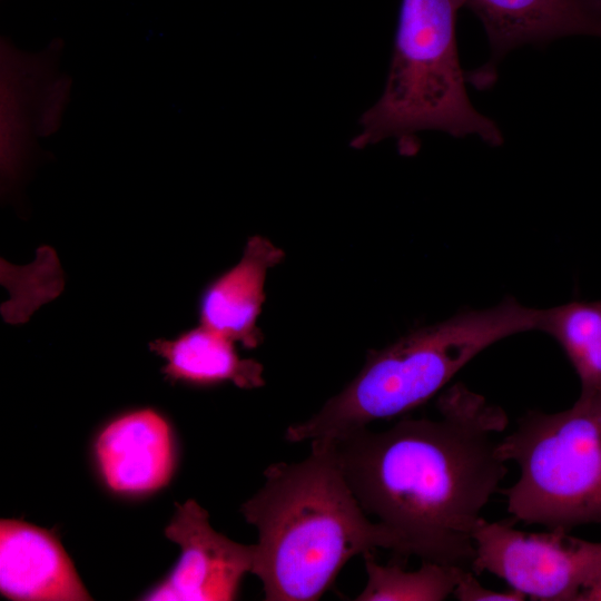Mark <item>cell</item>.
I'll list each match as a JSON object with an SVG mask.
<instances>
[{"instance_id":"15","label":"cell","mask_w":601,"mask_h":601,"mask_svg":"<svg viewBox=\"0 0 601 601\" xmlns=\"http://www.w3.org/2000/svg\"><path fill=\"white\" fill-rule=\"evenodd\" d=\"M460 601H523L526 598L513 590L494 591L481 584L471 569L462 568L453 594Z\"/></svg>"},{"instance_id":"5","label":"cell","mask_w":601,"mask_h":601,"mask_svg":"<svg viewBox=\"0 0 601 601\" xmlns=\"http://www.w3.org/2000/svg\"><path fill=\"white\" fill-rule=\"evenodd\" d=\"M499 453L520 469L504 491L512 520L548 530L601 525V387L558 413L530 411L500 439Z\"/></svg>"},{"instance_id":"13","label":"cell","mask_w":601,"mask_h":601,"mask_svg":"<svg viewBox=\"0 0 601 601\" xmlns=\"http://www.w3.org/2000/svg\"><path fill=\"white\" fill-rule=\"evenodd\" d=\"M538 329L562 347L580 380L581 392L601 387V300L542 309Z\"/></svg>"},{"instance_id":"10","label":"cell","mask_w":601,"mask_h":601,"mask_svg":"<svg viewBox=\"0 0 601 601\" xmlns=\"http://www.w3.org/2000/svg\"><path fill=\"white\" fill-rule=\"evenodd\" d=\"M0 591L20 601L91 600L55 533L7 519L0 522Z\"/></svg>"},{"instance_id":"12","label":"cell","mask_w":601,"mask_h":601,"mask_svg":"<svg viewBox=\"0 0 601 601\" xmlns=\"http://www.w3.org/2000/svg\"><path fill=\"white\" fill-rule=\"evenodd\" d=\"M148 347L165 361L161 373L171 383L210 386L230 382L244 390L265 384L259 362L242 358L234 341L200 324L171 339H154Z\"/></svg>"},{"instance_id":"11","label":"cell","mask_w":601,"mask_h":601,"mask_svg":"<svg viewBox=\"0 0 601 601\" xmlns=\"http://www.w3.org/2000/svg\"><path fill=\"white\" fill-rule=\"evenodd\" d=\"M283 258L284 252L269 239L250 237L238 263L201 292L197 306L199 324L245 348L257 347L263 339L257 318L265 300L266 276Z\"/></svg>"},{"instance_id":"2","label":"cell","mask_w":601,"mask_h":601,"mask_svg":"<svg viewBox=\"0 0 601 601\" xmlns=\"http://www.w3.org/2000/svg\"><path fill=\"white\" fill-rule=\"evenodd\" d=\"M300 462L269 465L260 490L240 512L258 532L252 573L266 601L318 600L355 555L386 549L394 534L371 521L338 462L334 442L311 441Z\"/></svg>"},{"instance_id":"6","label":"cell","mask_w":601,"mask_h":601,"mask_svg":"<svg viewBox=\"0 0 601 601\" xmlns=\"http://www.w3.org/2000/svg\"><path fill=\"white\" fill-rule=\"evenodd\" d=\"M513 522H480L474 573H492L531 600L601 601V542L561 529L520 531Z\"/></svg>"},{"instance_id":"9","label":"cell","mask_w":601,"mask_h":601,"mask_svg":"<svg viewBox=\"0 0 601 601\" xmlns=\"http://www.w3.org/2000/svg\"><path fill=\"white\" fill-rule=\"evenodd\" d=\"M95 450L106 484L117 493L157 491L174 473L171 430L151 408L134 411L110 422L99 434Z\"/></svg>"},{"instance_id":"7","label":"cell","mask_w":601,"mask_h":601,"mask_svg":"<svg viewBox=\"0 0 601 601\" xmlns=\"http://www.w3.org/2000/svg\"><path fill=\"white\" fill-rule=\"evenodd\" d=\"M165 535L177 543L180 558L171 573L142 600L229 601L237 598L240 581L252 572L256 545L231 541L216 532L208 513L194 500L176 503Z\"/></svg>"},{"instance_id":"4","label":"cell","mask_w":601,"mask_h":601,"mask_svg":"<svg viewBox=\"0 0 601 601\" xmlns=\"http://www.w3.org/2000/svg\"><path fill=\"white\" fill-rule=\"evenodd\" d=\"M464 6L465 0H402L385 87L362 115L353 148L395 138L405 152L415 151L425 130L477 136L491 146L503 142L499 126L467 95L456 41Z\"/></svg>"},{"instance_id":"3","label":"cell","mask_w":601,"mask_h":601,"mask_svg":"<svg viewBox=\"0 0 601 601\" xmlns=\"http://www.w3.org/2000/svg\"><path fill=\"white\" fill-rule=\"evenodd\" d=\"M542 309L506 298L461 312L372 351L362 371L309 418L287 427L297 443L336 439L378 420L405 414L437 394L476 355L511 335L538 329Z\"/></svg>"},{"instance_id":"8","label":"cell","mask_w":601,"mask_h":601,"mask_svg":"<svg viewBox=\"0 0 601 601\" xmlns=\"http://www.w3.org/2000/svg\"><path fill=\"white\" fill-rule=\"evenodd\" d=\"M480 19L490 45V60L467 81L485 88L496 78V66L513 49L588 35L601 37V20L587 0H465Z\"/></svg>"},{"instance_id":"1","label":"cell","mask_w":601,"mask_h":601,"mask_svg":"<svg viewBox=\"0 0 601 601\" xmlns=\"http://www.w3.org/2000/svg\"><path fill=\"white\" fill-rule=\"evenodd\" d=\"M436 406V420L403 418L329 440L362 509L396 538V560L470 569L481 512L508 473L496 437L508 416L462 383Z\"/></svg>"},{"instance_id":"16","label":"cell","mask_w":601,"mask_h":601,"mask_svg":"<svg viewBox=\"0 0 601 601\" xmlns=\"http://www.w3.org/2000/svg\"><path fill=\"white\" fill-rule=\"evenodd\" d=\"M592 12L601 20V0H587Z\"/></svg>"},{"instance_id":"14","label":"cell","mask_w":601,"mask_h":601,"mask_svg":"<svg viewBox=\"0 0 601 601\" xmlns=\"http://www.w3.org/2000/svg\"><path fill=\"white\" fill-rule=\"evenodd\" d=\"M367 582L356 601H442L453 594L461 566L422 561L417 570L394 560L378 564L373 553L363 554Z\"/></svg>"}]
</instances>
